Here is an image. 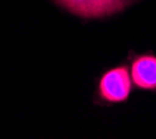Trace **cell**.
Here are the masks:
<instances>
[{
    "instance_id": "3",
    "label": "cell",
    "mask_w": 156,
    "mask_h": 139,
    "mask_svg": "<svg viewBox=\"0 0 156 139\" xmlns=\"http://www.w3.org/2000/svg\"><path fill=\"white\" fill-rule=\"evenodd\" d=\"M133 82L141 89H156V57L141 56L131 64Z\"/></svg>"
},
{
    "instance_id": "2",
    "label": "cell",
    "mask_w": 156,
    "mask_h": 139,
    "mask_svg": "<svg viewBox=\"0 0 156 139\" xmlns=\"http://www.w3.org/2000/svg\"><path fill=\"white\" fill-rule=\"evenodd\" d=\"M131 92V75L126 67L109 70L99 82V93L102 99L110 103H120Z\"/></svg>"
},
{
    "instance_id": "1",
    "label": "cell",
    "mask_w": 156,
    "mask_h": 139,
    "mask_svg": "<svg viewBox=\"0 0 156 139\" xmlns=\"http://www.w3.org/2000/svg\"><path fill=\"white\" fill-rule=\"evenodd\" d=\"M70 13L84 18H102L113 16L128 7L133 0H55Z\"/></svg>"
}]
</instances>
